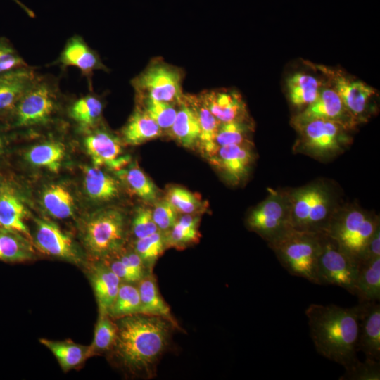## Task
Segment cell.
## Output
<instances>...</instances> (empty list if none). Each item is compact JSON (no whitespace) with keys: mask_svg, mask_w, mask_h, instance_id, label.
Returning <instances> with one entry per match:
<instances>
[{"mask_svg":"<svg viewBox=\"0 0 380 380\" xmlns=\"http://www.w3.org/2000/svg\"><path fill=\"white\" fill-rule=\"evenodd\" d=\"M248 227L270 243L277 239L291 228L289 215L282 202L276 197H271L254 208L248 215Z\"/></svg>","mask_w":380,"mask_h":380,"instance_id":"2e32d148","label":"cell"},{"mask_svg":"<svg viewBox=\"0 0 380 380\" xmlns=\"http://www.w3.org/2000/svg\"><path fill=\"white\" fill-rule=\"evenodd\" d=\"M354 295L360 302L380 300V256L365 260L359 264Z\"/></svg>","mask_w":380,"mask_h":380,"instance_id":"4316f807","label":"cell"},{"mask_svg":"<svg viewBox=\"0 0 380 380\" xmlns=\"http://www.w3.org/2000/svg\"><path fill=\"white\" fill-rule=\"evenodd\" d=\"M251 126L247 120H235L220 124L215 137L217 147L232 144H248Z\"/></svg>","mask_w":380,"mask_h":380,"instance_id":"60d3db41","label":"cell"},{"mask_svg":"<svg viewBox=\"0 0 380 380\" xmlns=\"http://www.w3.org/2000/svg\"><path fill=\"white\" fill-rule=\"evenodd\" d=\"M65 157V146L60 141H49L32 146L26 160L33 165L58 172Z\"/></svg>","mask_w":380,"mask_h":380,"instance_id":"d6a6232c","label":"cell"},{"mask_svg":"<svg viewBox=\"0 0 380 380\" xmlns=\"http://www.w3.org/2000/svg\"><path fill=\"white\" fill-rule=\"evenodd\" d=\"M183 77L184 73L179 68L156 58L132 80L131 84L137 96L179 105L184 96Z\"/></svg>","mask_w":380,"mask_h":380,"instance_id":"8992f818","label":"cell"},{"mask_svg":"<svg viewBox=\"0 0 380 380\" xmlns=\"http://www.w3.org/2000/svg\"><path fill=\"white\" fill-rule=\"evenodd\" d=\"M141 301L137 286L122 282L108 315L113 319L140 313Z\"/></svg>","mask_w":380,"mask_h":380,"instance_id":"8d00e7d4","label":"cell"},{"mask_svg":"<svg viewBox=\"0 0 380 380\" xmlns=\"http://www.w3.org/2000/svg\"><path fill=\"white\" fill-rule=\"evenodd\" d=\"M3 146H4L3 139H2V137L0 135V155L2 153Z\"/></svg>","mask_w":380,"mask_h":380,"instance_id":"f907efd6","label":"cell"},{"mask_svg":"<svg viewBox=\"0 0 380 380\" xmlns=\"http://www.w3.org/2000/svg\"><path fill=\"white\" fill-rule=\"evenodd\" d=\"M63 97L59 77L39 72L5 121L6 126L27 129L51 123L55 119Z\"/></svg>","mask_w":380,"mask_h":380,"instance_id":"3957f363","label":"cell"},{"mask_svg":"<svg viewBox=\"0 0 380 380\" xmlns=\"http://www.w3.org/2000/svg\"><path fill=\"white\" fill-rule=\"evenodd\" d=\"M357 350L366 358L380 360V305L377 301L360 302Z\"/></svg>","mask_w":380,"mask_h":380,"instance_id":"d6986e66","label":"cell"},{"mask_svg":"<svg viewBox=\"0 0 380 380\" xmlns=\"http://www.w3.org/2000/svg\"><path fill=\"white\" fill-rule=\"evenodd\" d=\"M152 215L159 231L166 232L177 220L178 210L165 198L156 201L154 208L152 209Z\"/></svg>","mask_w":380,"mask_h":380,"instance_id":"f6af8a7d","label":"cell"},{"mask_svg":"<svg viewBox=\"0 0 380 380\" xmlns=\"http://www.w3.org/2000/svg\"><path fill=\"white\" fill-rule=\"evenodd\" d=\"M84 186L89 197L99 202L111 201L120 192L118 181L96 166L84 168Z\"/></svg>","mask_w":380,"mask_h":380,"instance_id":"f1b7e54d","label":"cell"},{"mask_svg":"<svg viewBox=\"0 0 380 380\" xmlns=\"http://www.w3.org/2000/svg\"><path fill=\"white\" fill-rule=\"evenodd\" d=\"M329 200L319 186H308L297 191L293 196V208L289 214L291 228L303 232L325 233L329 220Z\"/></svg>","mask_w":380,"mask_h":380,"instance_id":"9c48e42d","label":"cell"},{"mask_svg":"<svg viewBox=\"0 0 380 380\" xmlns=\"http://www.w3.org/2000/svg\"><path fill=\"white\" fill-rule=\"evenodd\" d=\"M211 113L221 122L245 120L246 103L239 92L232 89L206 91L199 95Z\"/></svg>","mask_w":380,"mask_h":380,"instance_id":"ffe728a7","label":"cell"},{"mask_svg":"<svg viewBox=\"0 0 380 380\" xmlns=\"http://www.w3.org/2000/svg\"><path fill=\"white\" fill-rule=\"evenodd\" d=\"M49 65H57L62 71L68 67H75L86 78L90 91L93 90L92 78L96 70L106 72L109 68L103 63L99 53L89 46L84 38L78 34L70 37L65 42L58 57Z\"/></svg>","mask_w":380,"mask_h":380,"instance_id":"5bb4252c","label":"cell"},{"mask_svg":"<svg viewBox=\"0 0 380 380\" xmlns=\"http://www.w3.org/2000/svg\"><path fill=\"white\" fill-rule=\"evenodd\" d=\"M117 336L115 322L108 315H99L95 326L93 341L89 346L91 357L108 353L114 345Z\"/></svg>","mask_w":380,"mask_h":380,"instance_id":"74e56055","label":"cell"},{"mask_svg":"<svg viewBox=\"0 0 380 380\" xmlns=\"http://www.w3.org/2000/svg\"><path fill=\"white\" fill-rule=\"evenodd\" d=\"M165 248L167 246L165 233L160 231L137 239L134 246V251L139 255L150 272Z\"/></svg>","mask_w":380,"mask_h":380,"instance_id":"f35d334b","label":"cell"},{"mask_svg":"<svg viewBox=\"0 0 380 380\" xmlns=\"http://www.w3.org/2000/svg\"><path fill=\"white\" fill-rule=\"evenodd\" d=\"M178 106L175 120L170 129V134L183 146L193 148L198 144L201 134L198 118L185 96Z\"/></svg>","mask_w":380,"mask_h":380,"instance_id":"484cf974","label":"cell"},{"mask_svg":"<svg viewBox=\"0 0 380 380\" xmlns=\"http://www.w3.org/2000/svg\"><path fill=\"white\" fill-rule=\"evenodd\" d=\"M16 4H18L25 12V13L30 18H34L35 13L34 12L29 8L27 6H25L24 4H23L20 0H13Z\"/></svg>","mask_w":380,"mask_h":380,"instance_id":"681fc988","label":"cell"},{"mask_svg":"<svg viewBox=\"0 0 380 380\" xmlns=\"http://www.w3.org/2000/svg\"><path fill=\"white\" fill-rule=\"evenodd\" d=\"M158 231L153 219L152 209L139 208L132 222V232L136 239L147 236Z\"/></svg>","mask_w":380,"mask_h":380,"instance_id":"bcb514c9","label":"cell"},{"mask_svg":"<svg viewBox=\"0 0 380 380\" xmlns=\"http://www.w3.org/2000/svg\"><path fill=\"white\" fill-rule=\"evenodd\" d=\"M296 128L301 134L304 148L318 156L336 153L348 141L347 128L334 121L315 120Z\"/></svg>","mask_w":380,"mask_h":380,"instance_id":"4fadbf2b","label":"cell"},{"mask_svg":"<svg viewBox=\"0 0 380 380\" xmlns=\"http://www.w3.org/2000/svg\"><path fill=\"white\" fill-rule=\"evenodd\" d=\"M378 227L377 221L369 215L352 210L329 221L324 234L360 264L364 260L368 242Z\"/></svg>","mask_w":380,"mask_h":380,"instance_id":"52a82bcc","label":"cell"},{"mask_svg":"<svg viewBox=\"0 0 380 380\" xmlns=\"http://www.w3.org/2000/svg\"><path fill=\"white\" fill-rule=\"evenodd\" d=\"M286 89L291 103L298 108H305L317 97L322 84L314 76L295 72L286 80Z\"/></svg>","mask_w":380,"mask_h":380,"instance_id":"4dcf8cb0","label":"cell"},{"mask_svg":"<svg viewBox=\"0 0 380 380\" xmlns=\"http://www.w3.org/2000/svg\"><path fill=\"white\" fill-rule=\"evenodd\" d=\"M185 99L194 108L201 129L198 144L209 157L217 149L215 137L221 122L211 113L199 96L185 95Z\"/></svg>","mask_w":380,"mask_h":380,"instance_id":"83f0119b","label":"cell"},{"mask_svg":"<svg viewBox=\"0 0 380 380\" xmlns=\"http://www.w3.org/2000/svg\"><path fill=\"white\" fill-rule=\"evenodd\" d=\"M209 158L213 165L229 182L238 184L246 177L253 156L248 144H246L220 146Z\"/></svg>","mask_w":380,"mask_h":380,"instance_id":"e0dca14e","label":"cell"},{"mask_svg":"<svg viewBox=\"0 0 380 380\" xmlns=\"http://www.w3.org/2000/svg\"><path fill=\"white\" fill-rule=\"evenodd\" d=\"M89 277L96 300L99 315H108L122 283L121 280L102 260L91 265Z\"/></svg>","mask_w":380,"mask_h":380,"instance_id":"44dd1931","label":"cell"},{"mask_svg":"<svg viewBox=\"0 0 380 380\" xmlns=\"http://www.w3.org/2000/svg\"><path fill=\"white\" fill-rule=\"evenodd\" d=\"M32 242L14 231L0 228V261L23 262L34 258Z\"/></svg>","mask_w":380,"mask_h":380,"instance_id":"1f68e13d","label":"cell"},{"mask_svg":"<svg viewBox=\"0 0 380 380\" xmlns=\"http://www.w3.org/2000/svg\"><path fill=\"white\" fill-rule=\"evenodd\" d=\"M2 187H3V185H1V184H0V194H1V192Z\"/></svg>","mask_w":380,"mask_h":380,"instance_id":"816d5d0a","label":"cell"},{"mask_svg":"<svg viewBox=\"0 0 380 380\" xmlns=\"http://www.w3.org/2000/svg\"><path fill=\"white\" fill-rule=\"evenodd\" d=\"M42 203L49 214L57 219H66L74 213V198L70 191L60 184H51L45 189Z\"/></svg>","mask_w":380,"mask_h":380,"instance_id":"e575fe53","label":"cell"},{"mask_svg":"<svg viewBox=\"0 0 380 380\" xmlns=\"http://www.w3.org/2000/svg\"><path fill=\"white\" fill-rule=\"evenodd\" d=\"M125 217L116 209H107L89 217L84 223L82 237L89 253L98 260L116 255L125 239Z\"/></svg>","mask_w":380,"mask_h":380,"instance_id":"5b68a950","label":"cell"},{"mask_svg":"<svg viewBox=\"0 0 380 380\" xmlns=\"http://www.w3.org/2000/svg\"><path fill=\"white\" fill-rule=\"evenodd\" d=\"M34 243L47 255L76 265L84 264V258L72 239L52 222L36 220Z\"/></svg>","mask_w":380,"mask_h":380,"instance_id":"9a60e30c","label":"cell"},{"mask_svg":"<svg viewBox=\"0 0 380 380\" xmlns=\"http://www.w3.org/2000/svg\"><path fill=\"white\" fill-rule=\"evenodd\" d=\"M120 278L122 282L138 283L143 277L129 269L118 257L115 259L102 260Z\"/></svg>","mask_w":380,"mask_h":380,"instance_id":"7dc6e473","label":"cell"},{"mask_svg":"<svg viewBox=\"0 0 380 380\" xmlns=\"http://www.w3.org/2000/svg\"><path fill=\"white\" fill-rule=\"evenodd\" d=\"M139 106L160 127L162 130L171 128L177 113L175 104L154 100L148 97L137 96Z\"/></svg>","mask_w":380,"mask_h":380,"instance_id":"ab89813d","label":"cell"},{"mask_svg":"<svg viewBox=\"0 0 380 380\" xmlns=\"http://www.w3.org/2000/svg\"><path fill=\"white\" fill-rule=\"evenodd\" d=\"M166 198L178 212L184 214H194L203 208L201 201L189 190L178 186L168 189Z\"/></svg>","mask_w":380,"mask_h":380,"instance_id":"b9f144b4","label":"cell"},{"mask_svg":"<svg viewBox=\"0 0 380 380\" xmlns=\"http://www.w3.org/2000/svg\"><path fill=\"white\" fill-rule=\"evenodd\" d=\"M83 132L84 147L95 166L118 171L130 161V156L123 153L122 139L101 127L100 124Z\"/></svg>","mask_w":380,"mask_h":380,"instance_id":"8fae6325","label":"cell"},{"mask_svg":"<svg viewBox=\"0 0 380 380\" xmlns=\"http://www.w3.org/2000/svg\"><path fill=\"white\" fill-rule=\"evenodd\" d=\"M114 320L117 336L108 352L114 362L131 375L154 376L174 325L163 317L141 313Z\"/></svg>","mask_w":380,"mask_h":380,"instance_id":"6da1fadb","label":"cell"},{"mask_svg":"<svg viewBox=\"0 0 380 380\" xmlns=\"http://www.w3.org/2000/svg\"><path fill=\"white\" fill-rule=\"evenodd\" d=\"M359 263L341 250L326 234H322V248L318 258L319 285H335L354 293Z\"/></svg>","mask_w":380,"mask_h":380,"instance_id":"ba28073f","label":"cell"},{"mask_svg":"<svg viewBox=\"0 0 380 380\" xmlns=\"http://www.w3.org/2000/svg\"><path fill=\"white\" fill-rule=\"evenodd\" d=\"M378 256H380L379 227L376 228L368 242L363 261Z\"/></svg>","mask_w":380,"mask_h":380,"instance_id":"c3c4849f","label":"cell"},{"mask_svg":"<svg viewBox=\"0 0 380 380\" xmlns=\"http://www.w3.org/2000/svg\"><path fill=\"white\" fill-rule=\"evenodd\" d=\"M198 217L184 214L165 233L167 248H184L198 241Z\"/></svg>","mask_w":380,"mask_h":380,"instance_id":"836d02e7","label":"cell"},{"mask_svg":"<svg viewBox=\"0 0 380 380\" xmlns=\"http://www.w3.org/2000/svg\"><path fill=\"white\" fill-rule=\"evenodd\" d=\"M162 133L156 122L137 106L122 129L121 139L126 144L137 146L158 138Z\"/></svg>","mask_w":380,"mask_h":380,"instance_id":"d4e9b609","label":"cell"},{"mask_svg":"<svg viewBox=\"0 0 380 380\" xmlns=\"http://www.w3.org/2000/svg\"><path fill=\"white\" fill-rule=\"evenodd\" d=\"M39 342L53 353L65 372L77 368L91 357L89 346H82L71 340L40 338Z\"/></svg>","mask_w":380,"mask_h":380,"instance_id":"f546056e","label":"cell"},{"mask_svg":"<svg viewBox=\"0 0 380 380\" xmlns=\"http://www.w3.org/2000/svg\"><path fill=\"white\" fill-rule=\"evenodd\" d=\"M103 108L104 103L101 96L90 92L70 102L67 113L78 128L84 131L101 123Z\"/></svg>","mask_w":380,"mask_h":380,"instance_id":"603a6c76","label":"cell"},{"mask_svg":"<svg viewBox=\"0 0 380 380\" xmlns=\"http://www.w3.org/2000/svg\"><path fill=\"white\" fill-rule=\"evenodd\" d=\"M137 288L140 296L141 314L163 317L170 322L175 328H179L170 306L160 293L156 279L152 272L145 275L138 282Z\"/></svg>","mask_w":380,"mask_h":380,"instance_id":"cb8c5ba5","label":"cell"},{"mask_svg":"<svg viewBox=\"0 0 380 380\" xmlns=\"http://www.w3.org/2000/svg\"><path fill=\"white\" fill-rule=\"evenodd\" d=\"M118 175L138 197L148 202H156L158 189L153 181L136 165L117 171Z\"/></svg>","mask_w":380,"mask_h":380,"instance_id":"d590c367","label":"cell"},{"mask_svg":"<svg viewBox=\"0 0 380 380\" xmlns=\"http://www.w3.org/2000/svg\"><path fill=\"white\" fill-rule=\"evenodd\" d=\"M340 379L349 380H379V361L366 358L364 362L359 360L349 368Z\"/></svg>","mask_w":380,"mask_h":380,"instance_id":"7bdbcfd3","label":"cell"},{"mask_svg":"<svg viewBox=\"0 0 380 380\" xmlns=\"http://www.w3.org/2000/svg\"><path fill=\"white\" fill-rule=\"evenodd\" d=\"M26 209L15 190L3 185L0 194V228L14 231L32 241V237L24 222Z\"/></svg>","mask_w":380,"mask_h":380,"instance_id":"7402d4cb","label":"cell"},{"mask_svg":"<svg viewBox=\"0 0 380 380\" xmlns=\"http://www.w3.org/2000/svg\"><path fill=\"white\" fill-rule=\"evenodd\" d=\"M316 350L324 357L349 368L358 360L357 343L360 306L310 304L305 310Z\"/></svg>","mask_w":380,"mask_h":380,"instance_id":"7a4b0ae2","label":"cell"},{"mask_svg":"<svg viewBox=\"0 0 380 380\" xmlns=\"http://www.w3.org/2000/svg\"><path fill=\"white\" fill-rule=\"evenodd\" d=\"M28 65L9 39L1 37L0 75Z\"/></svg>","mask_w":380,"mask_h":380,"instance_id":"ee69618b","label":"cell"},{"mask_svg":"<svg viewBox=\"0 0 380 380\" xmlns=\"http://www.w3.org/2000/svg\"><path fill=\"white\" fill-rule=\"evenodd\" d=\"M321 72L336 91L348 111L356 119L366 112L376 90L365 82L346 75L343 70L324 65L307 63Z\"/></svg>","mask_w":380,"mask_h":380,"instance_id":"30bf717a","label":"cell"},{"mask_svg":"<svg viewBox=\"0 0 380 380\" xmlns=\"http://www.w3.org/2000/svg\"><path fill=\"white\" fill-rule=\"evenodd\" d=\"M322 234L290 228L270 243V246L281 265L290 274L319 284L317 264Z\"/></svg>","mask_w":380,"mask_h":380,"instance_id":"277c9868","label":"cell"},{"mask_svg":"<svg viewBox=\"0 0 380 380\" xmlns=\"http://www.w3.org/2000/svg\"><path fill=\"white\" fill-rule=\"evenodd\" d=\"M37 67L28 65L0 75V120L4 122L35 80Z\"/></svg>","mask_w":380,"mask_h":380,"instance_id":"ac0fdd59","label":"cell"},{"mask_svg":"<svg viewBox=\"0 0 380 380\" xmlns=\"http://www.w3.org/2000/svg\"><path fill=\"white\" fill-rule=\"evenodd\" d=\"M315 120L334 121L347 129L356 122L340 96L329 84L322 85L316 99L293 118V124L298 127Z\"/></svg>","mask_w":380,"mask_h":380,"instance_id":"7c38bea8","label":"cell"}]
</instances>
